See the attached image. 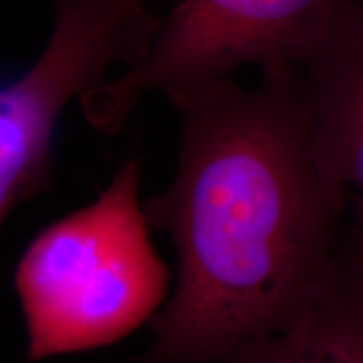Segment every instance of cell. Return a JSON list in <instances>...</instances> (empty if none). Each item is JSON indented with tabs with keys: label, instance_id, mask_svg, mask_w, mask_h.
I'll use <instances>...</instances> for the list:
<instances>
[{
	"label": "cell",
	"instance_id": "obj_1",
	"mask_svg": "<svg viewBox=\"0 0 363 363\" xmlns=\"http://www.w3.org/2000/svg\"><path fill=\"white\" fill-rule=\"evenodd\" d=\"M172 104L179 169L143 211L179 269L142 363H216L306 301L350 233V190L313 158L301 67H264L251 91L220 79Z\"/></svg>",
	"mask_w": 363,
	"mask_h": 363
},
{
	"label": "cell",
	"instance_id": "obj_2",
	"mask_svg": "<svg viewBox=\"0 0 363 363\" xmlns=\"http://www.w3.org/2000/svg\"><path fill=\"white\" fill-rule=\"evenodd\" d=\"M140 182L142 165L130 158L93 202L21 254L13 289L30 362L108 347L169 301L172 274L150 239Z\"/></svg>",
	"mask_w": 363,
	"mask_h": 363
},
{
	"label": "cell",
	"instance_id": "obj_3",
	"mask_svg": "<svg viewBox=\"0 0 363 363\" xmlns=\"http://www.w3.org/2000/svg\"><path fill=\"white\" fill-rule=\"evenodd\" d=\"M352 0H180L138 65L79 98L86 121L116 135L142 98L170 101L247 65L303 67Z\"/></svg>",
	"mask_w": 363,
	"mask_h": 363
},
{
	"label": "cell",
	"instance_id": "obj_4",
	"mask_svg": "<svg viewBox=\"0 0 363 363\" xmlns=\"http://www.w3.org/2000/svg\"><path fill=\"white\" fill-rule=\"evenodd\" d=\"M54 29L26 74L0 94V219L51 189L52 131L71 99L115 62L138 65L162 17L147 0H54Z\"/></svg>",
	"mask_w": 363,
	"mask_h": 363
},
{
	"label": "cell",
	"instance_id": "obj_5",
	"mask_svg": "<svg viewBox=\"0 0 363 363\" xmlns=\"http://www.w3.org/2000/svg\"><path fill=\"white\" fill-rule=\"evenodd\" d=\"M301 84L318 169L363 201V4L345 9L301 67Z\"/></svg>",
	"mask_w": 363,
	"mask_h": 363
},
{
	"label": "cell",
	"instance_id": "obj_6",
	"mask_svg": "<svg viewBox=\"0 0 363 363\" xmlns=\"http://www.w3.org/2000/svg\"><path fill=\"white\" fill-rule=\"evenodd\" d=\"M216 363H363V242L357 225L284 325L246 340Z\"/></svg>",
	"mask_w": 363,
	"mask_h": 363
},
{
	"label": "cell",
	"instance_id": "obj_7",
	"mask_svg": "<svg viewBox=\"0 0 363 363\" xmlns=\"http://www.w3.org/2000/svg\"><path fill=\"white\" fill-rule=\"evenodd\" d=\"M355 214H357V229H358V234H360L362 242H363V201H360V199L357 201Z\"/></svg>",
	"mask_w": 363,
	"mask_h": 363
}]
</instances>
